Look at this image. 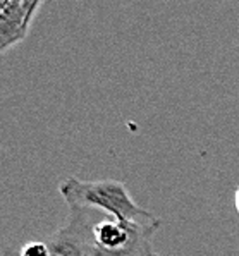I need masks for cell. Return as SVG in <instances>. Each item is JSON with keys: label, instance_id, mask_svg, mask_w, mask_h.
Here are the masks:
<instances>
[{"label": "cell", "instance_id": "1", "mask_svg": "<svg viewBox=\"0 0 239 256\" xmlns=\"http://www.w3.org/2000/svg\"><path fill=\"white\" fill-rule=\"evenodd\" d=\"M162 226L164 220L158 216L131 222L104 214L88 234V256H162L152 242Z\"/></svg>", "mask_w": 239, "mask_h": 256}, {"label": "cell", "instance_id": "2", "mask_svg": "<svg viewBox=\"0 0 239 256\" xmlns=\"http://www.w3.org/2000/svg\"><path fill=\"white\" fill-rule=\"evenodd\" d=\"M58 192L68 206L76 204V206L92 208L119 220L141 222L155 216L132 200L129 189L120 180H83L72 176L58 184Z\"/></svg>", "mask_w": 239, "mask_h": 256}, {"label": "cell", "instance_id": "3", "mask_svg": "<svg viewBox=\"0 0 239 256\" xmlns=\"http://www.w3.org/2000/svg\"><path fill=\"white\" fill-rule=\"evenodd\" d=\"M104 215V212L92 210V208L68 206V218L62 227L54 232L45 241L50 248L52 256H88L86 241H88L90 229L93 224Z\"/></svg>", "mask_w": 239, "mask_h": 256}, {"label": "cell", "instance_id": "4", "mask_svg": "<svg viewBox=\"0 0 239 256\" xmlns=\"http://www.w3.org/2000/svg\"><path fill=\"white\" fill-rule=\"evenodd\" d=\"M43 0H0V54L26 40Z\"/></svg>", "mask_w": 239, "mask_h": 256}, {"label": "cell", "instance_id": "5", "mask_svg": "<svg viewBox=\"0 0 239 256\" xmlns=\"http://www.w3.org/2000/svg\"><path fill=\"white\" fill-rule=\"evenodd\" d=\"M19 256H52V254H50V248L46 242L28 241L26 244H22Z\"/></svg>", "mask_w": 239, "mask_h": 256}, {"label": "cell", "instance_id": "6", "mask_svg": "<svg viewBox=\"0 0 239 256\" xmlns=\"http://www.w3.org/2000/svg\"><path fill=\"white\" fill-rule=\"evenodd\" d=\"M234 206H236V210L239 214V188L236 189V192H234Z\"/></svg>", "mask_w": 239, "mask_h": 256}]
</instances>
